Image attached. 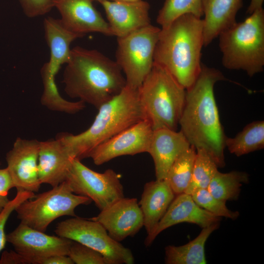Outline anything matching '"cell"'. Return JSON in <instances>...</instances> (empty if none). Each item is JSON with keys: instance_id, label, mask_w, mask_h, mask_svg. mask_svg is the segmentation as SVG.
<instances>
[{"instance_id": "cell-1", "label": "cell", "mask_w": 264, "mask_h": 264, "mask_svg": "<svg viewBox=\"0 0 264 264\" xmlns=\"http://www.w3.org/2000/svg\"><path fill=\"white\" fill-rule=\"evenodd\" d=\"M226 80L218 69L201 64L194 84L186 89L185 101L179 121L180 131L196 149H203L218 167L225 166L224 151L227 137L220 123L214 88Z\"/></svg>"}, {"instance_id": "cell-2", "label": "cell", "mask_w": 264, "mask_h": 264, "mask_svg": "<svg viewBox=\"0 0 264 264\" xmlns=\"http://www.w3.org/2000/svg\"><path fill=\"white\" fill-rule=\"evenodd\" d=\"M66 65L63 80L66 93L97 109L126 86L115 61L97 50L75 46Z\"/></svg>"}, {"instance_id": "cell-3", "label": "cell", "mask_w": 264, "mask_h": 264, "mask_svg": "<svg viewBox=\"0 0 264 264\" xmlns=\"http://www.w3.org/2000/svg\"><path fill=\"white\" fill-rule=\"evenodd\" d=\"M203 33V19L191 14L179 16L160 29L154 63L166 68L185 89L201 70Z\"/></svg>"}, {"instance_id": "cell-4", "label": "cell", "mask_w": 264, "mask_h": 264, "mask_svg": "<svg viewBox=\"0 0 264 264\" xmlns=\"http://www.w3.org/2000/svg\"><path fill=\"white\" fill-rule=\"evenodd\" d=\"M97 110L98 112L93 123L85 131L76 135L63 132L56 136L75 158L81 160L86 158L99 144L146 119L138 89L127 86Z\"/></svg>"}, {"instance_id": "cell-5", "label": "cell", "mask_w": 264, "mask_h": 264, "mask_svg": "<svg viewBox=\"0 0 264 264\" xmlns=\"http://www.w3.org/2000/svg\"><path fill=\"white\" fill-rule=\"evenodd\" d=\"M222 64L242 70L249 77L264 68V10H257L244 21L236 22L218 35Z\"/></svg>"}, {"instance_id": "cell-6", "label": "cell", "mask_w": 264, "mask_h": 264, "mask_svg": "<svg viewBox=\"0 0 264 264\" xmlns=\"http://www.w3.org/2000/svg\"><path fill=\"white\" fill-rule=\"evenodd\" d=\"M145 118L153 130L176 131L185 101L186 89L164 67L154 63L138 88Z\"/></svg>"}, {"instance_id": "cell-7", "label": "cell", "mask_w": 264, "mask_h": 264, "mask_svg": "<svg viewBox=\"0 0 264 264\" xmlns=\"http://www.w3.org/2000/svg\"><path fill=\"white\" fill-rule=\"evenodd\" d=\"M44 27L50 55L49 61L41 68L44 88L41 102L49 109L68 113L72 110L73 103L61 96L55 82V77L61 66L66 64L69 60L71 43L84 36L67 30L59 19L51 17L44 19Z\"/></svg>"}, {"instance_id": "cell-8", "label": "cell", "mask_w": 264, "mask_h": 264, "mask_svg": "<svg viewBox=\"0 0 264 264\" xmlns=\"http://www.w3.org/2000/svg\"><path fill=\"white\" fill-rule=\"evenodd\" d=\"M89 198L73 193L65 180L51 189L21 203L15 210L21 222L44 232L57 218L76 217L75 209L91 202Z\"/></svg>"}, {"instance_id": "cell-9", "label": "cell", "mask_w": 264, "mask_h": 264, "mask_svg": "<svg viewBox=\"0 0 264 264\" xmlns=\"http://www.w3.org/2000/svg\"><path fill=\"white\" fill-rule=\"evenodd\" d=\"M160 29L150 24L117 38L115 62L124 74L128 87L138 89L151 70Z\"/></svg>"}, {"instance_id": "cell-10", "label": "cell", "mask_w": 264, "mask_h": 264, "mask_svg": "<svg viewBox=\"0 0 264 264\" xmlns=\"http://www.w3.org/2000/svg\"><path fill=\"white\" fill-rule=\"evenodd\" d=\"M57 236L78 242L100 252L107 264H132L131 250L113 240L98 221L73 217L58 223Z\"/></svg>"}, {"instance_id": "cell-11", "label": "cell", "mask_w": 264, "mask_h": 264, "mask_svg": "<svg viewBox=\"0 0 264 264\" xmlns=\"http://www.w3.org/2000/svg\"><path fill=\"white\" fill-rule=\"evenodd\" d=\"M65 181L73 193L89 198L100 211L125 197L123 186L114 170L98 173L77 158L72 161Z\"/></svg>"}, {"instance_id": "cell-12", "label": "cell", "mask_w": 264, "mask_h": 264, "mask_svg": "<svg viewBox=\"0 0 264 264\" xmlns=\"http://www.w3.org/2000/svg\"><path fill=\"white\" fill-rule=\"evenodd\" d=\"M153 131L150 122L142 120L94 147L86 158L100 165L119 156L148 153Z\"/></svg>"}, {"instance_id": "cell-13", "label": "cell", "mask_w": 264, "mask_h": 264, "mask_svg": "<svg viewBox=\"0 0 264 264\" xmlns=\"http://www.w3.org/2000/svg\"><path fill=\"white\" fill-rule=\"evenodd\" d=\"M6 241L29 264H38L40 260L53 255L68 256L72 242L58 236L47 235L22 222L6 235Z\"/></svg>"}, {"instance_id": "cell-14", "label": "cell", "mask_w": 264, "mask_h": 264, "mask_svg": "<svg viewBox=\"0 0 264 264\" xmlns=\"http://www.w3.org/2000/svg\"><path fill=\"white\" fill-rule=\"evenodd\" d=\"M40 142L17 138L6 155V167L17 191L38 192L41 183L38 172Z\"/></svg>"}, {"instance_id": "cell-15", "label": "cell", "mask_w": 264, "mask_h": 264, "mask_svg": "<svg viewBox=\"0 0 264 264\" xmlns=\"http://www.w3.org/2000/svg\"><path fill=\"white\" fill-rule=\"evenodd\" d=\"M99 222L118 242L134 236L143 227V217L136 198H120L90 219Z\"/></svg>"}, {"instance_id": "cell-16", "label": "cell", "mask_w": 264, "mask_h": 264, "mask_svg": "<svg viewBox=\"0 0 264 264\" xmlns=\"http://www.w3.org/2000/svg\"><path fill=\"white\" fill-rule=\"evenodd\" d=\"M92 0H52L61 16L60 20L67 30L83 36L96 32L113 36L108 22L92 4Z\"/></svg>"}, {"instance_id": "cell-17", "label": "cell", "mask_w": 264, "mask_h": 264, "mask_svg": "<svg viewBox=\"0 0 264 264\" xmlns=\"http://www.w3.org/2000/svg\"><path fill=\"white\" fill-rule=\"evenodd\" d=\"M220 220L198 205L190 195L183 193L176 196L154 230L147 236L144 243L150 246L161 232L178 223H193L204 228L220 222Z\"/></svg>"}, {"instance_id": "cell-18", "label": "cell", "mask_w": 264, "mask_h": 264, "mask_svg": "<svg viewBox=\"0 0 264 264\" xmlns=\"http://www.w3.org/2000/svg\"><path fill=\"white\" fill-rule=\"evenodd\" d=\"M104 8L112 35L123 37L151 23L150 4L146 1L99 2Z\"/></svg>"}, {"instance_id": "cell-19", "label": "cell", "mask_w": 264, "mask_h": 264, "mask_svg": "<svg viewBox=\"0 0 264 264\" xmlns=\"http://www.w3.org/2000/svg\"><path fill=\"white\" fill-rule=\"evenodd\" d=\"M190 146L180 131L168 129L154 130L148 153L154 162L156 179H165L174 161Z\"/></svg>"}, {"instance_id": "cell-20", "label": "cell", "mask_w": 264, "mask_h": 264, "mask_svg": "<svg viewBox=\"0 0 264 264\" xmlns=\"http://www.w3.org/2000/svg\"><path fill=\"white\" fill-rule=\"evenodd\" d=\"M74 158L56 137L40 142L38 172L41 183L53 187L64 181Z\"/></svg>"}, {"instance_id": "cell-21", "label": "cell", "mask_w": 264, "mask_h": 264, "mask_svg": "<svg viewBox=\"0 0 264 264\" xmlns=\"http://www.w3.org/2000/svg\"><path fill=\"white\" fill-rule=\"evenodd\" d=\"M175 197L176 195L165 179H156L144 185L138 204L147 236L154 230Z\"/></svg>"}, {"instance_id": "cell-22", "label": "cell", "mask_w": 264, "mask_h": 264, "mask_svg": "<svg viewBox=\"0 0 264 264\" xmlns=\"http://www.w3.org/2000/svg\"><path fill=\"white\" fill-rule=\"evenodd\" d=\"M242 5L243 0H202L204 46L236 22V15Z\"/></svg>"}, {"instance_id": "cell-23", "label": "cell", "mask_w": 264, "mask_h": 264, "mask_svg": "<svg viewBox=\"0 0 264 264\" xmlns=\"http://www.w3.org/2000/svg\"><path fill=\"white\" fill-rule=\"evenodd\" d=\"M220 226V222L202 228L192 241L180 246L168 245L165 248L167 264H205V245L210 235Z\"/></svg>"}, {"instance_id": "cell-24", "label": "cell", "mask_w": 264, "mask_h": 264, "mask_svg": "<svg viewBox=\"0 0 264 264\" xmlns=\"http://www.w3.org/2000/svg\"><path fill=\"white\" fill-rule=\"evenodd\" d=\"M225 147L237 156L264 149V121H253L245 126L234 137H227Z\"/></svg>"}, {"instance_id": "cell-25", "label": "cell", "mask_w": 264, "mask_h": 264, "mask_svg": "<svg viewBox=\"0 0 264 264\" xmlns=\"http://www.w3.org/2000/svg\"><path fill=\"white\" fill-rule=\"evenodd\" d=\"M248 181L249 175L246 172L233 171L222 173L218 171L207 189L214 197L226 202L238 199L241 187Z\"/></svg>"}, {"instance_id": "cell-26", "label": "cell", "mask_w": 264, "mask_h": 264, "mask_svg": "<svg viewBox=\"0 0 264 264\" xmlns=\"http://www.w3.org/2000/svg\"><path fill=\"white\" fill-rule=\"evenodd\" d=\"M196 149L190 147L176 159L170 167L165 179L176 195L184 193L192 176Z\"/></svg>"}, {"instance_id": "cell-27", "label": "cell", "mask_w": 264, "mask_h": 264, "mask_svg": "<svg viewBox=\"0 0 264 264\" xmlns=\"http://www.w3.org/2000/svg\"><path fill=\"white\" fill-rule=\"evenodd\" d=\"M213 158L203 149H196L192 174L185 193L191 195L196 189H207L212 178L218 171Z\"/></svg>"}, {"instance_id": "cell-28", "label": "cell", "mask_w": 264, "mask_h": 264, "mask_svg": "<svg viewBox=\"0 0 264 264\" xmlns=\"http://www.w3.org/2000/svg\"><path fill=\"white\" fill-rule=\"evenodd\" d=\"M185 14H191L201 18L203 15L202 0H165L159 11L156 22L161 28H164Z\"/></svg>"}, {"instance_id": "cell-29", "label": "cell", "mask_w": 264, "mask_h": 264, "mask_svg": "<svg viewBox=\"0 0 264 264\" xmlns=\"http://www.w3.org/2000/svg\"><path fill=\"white\" fill-rule=\"evenodd\" d=\"M190 195L198 205L216 216L236 220L240 215L238 211L229 210L225 202L214 197L207 189H197Z\"/></svg>"}, {"instance_id": "cell-30", "label": "cell", "mask_w": 264, "mask_h": 264, "mask_svg": "<svg viewBox=\"0 0 264 264\" xmlns=\"http://www.w3.org/2000/svg\"><path fill=\"white\" fill-rule=\"evenodd\" d=\"M68 256L74 264H107L102 254L97 251L72 241Z\"/></svg>"}, {"instance_id": "cell-31", "label": "cell", "mask_w": 264, "mask_h": 264, "mask_svg": "<svg viewBox=\"0 0 264 264\" xmlns=\"http://www.w3.org/2000/svg\"><path fill=\"white\" fill-rule=\"evenodd\" d=\"M34 193L25 191H17L15 197L10 200L5 207L0 212V252L4 248L6 241L5 226L13 211L24 201L34 198Z\"/></svg>"}, {"instance_id": "cell-32", "label": "cell", "mask_w": 264, "mask_h": 264, "mask_svg": "<svg viewBox=\"0 0 264 264\" xmlns=\"http://www.w3.org/2000/svg\"><path fill=\"white\" fill-rule=\"evenodd\" d=\"M23 11L29 18H35L49 12L53 6L52 0H19Z\"/></svg>"}, {"instance_id": "cell-33", "label": "cell", "mask_w": 264, "mask_h": 264, "mask_svg": "<svg viewBox=\"0 0 264 264\" xmlns=\"http://www.w3.org/2000/svg\"><path fill=\"white\" fill-rule=\"evenodd\" d=\"M12 188L13 184L7 168L0 169V212L10 201L8 194Z\"/></svg>"}, {"instance_id": "cell-34", "label": "cell", "mask_w": 264, "mask_h": 264, "mask_svg": "<svg viewBox=\"0 0 264 264\" xmlns=\"http://www.w3.org/2000/svg\"><path fill=\"white\" fill-rule=\"evenodd\" d=\"M0 264H29L28 260L15 250L4 251L0 259Z\"/></svg>"}, {"instance_id": "cell-35", "label": "cell", "mask_w": 264, "mask_h": 264, "mask_svg": "<svg viewBox=\"0 0 264 264\" xmlns=\"http://www.w3.org/2000/svg\"><path fill=\"white\" fill-rule=\"evenodd\" d=\"M67 255H53L40 260L38 264H73Z\"/></svg>"}, {"instance_id": "cell-36", "label": "cell", "mask_w": 264, "mask_h": 264, "mask_svg": "<svg viewBox=\"0 0 264 264\" xmlns=\"http://www.w3.org/2000/svg\"><path fill=\"white\" fill-rule=\"evenodd\" d=\"M264 0H250L246 13L249 15L255 11L263 8Z\"/></svg>"}, {"instance_id": "cell-37", "label": "cell", "mask_w": 264, "mask_h": 264, "mask_svg": "<svg viewBox=\"0 0 264 264\" xmlns=\"http://www.w3.org/2000/svg\"><path fill=\"white\" fill-rule=\"evenodd\" d=\"M112 1H126V2H130V1H138L139 0H110Z\"/></svg>"}, {"instance_id": "cell-38", "label": "cell", "mask_w": 264, "mask_h": 264, "mask_svg": "<svg viewBox=\"0 0 264 264\" xmlns=\"http://www.w3.org/2000/svg\"><path fill=\"white\" fill-rule=\"evenodd\" d=\"M97 0V1H98L99 2H100V1H101L104 0Z\"/></svg>"}]
</instances>
